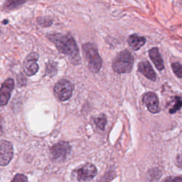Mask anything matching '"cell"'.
I'll return each mask as SVG.
<instances>
[{"instance_id":"6da1fadb","label":"cell","mask_w":182,"mask_h":182,"mask_svg":"<svg viewBox=\"0 0 182 182\" xmlns=\"http://www.w3.org/2000/svg\"><path fill=\"white\" fill-rule=\"evenodd\" d=\"M47 37L56 46L60 53L68 57L72 63L77 65L81 63L78 48L71 36L68 34H53L48 35Z\"/></svg>"},{"instance_id":"7a4b0ae2","label":"cell","mask_w":182,"mask_h":182,"mask_svg":"<svg viewBox=\"0 0 182 182\" xmlns=\"http://www.w3.org/2000/svg\"><path fill=\"white\" fill-rule=\"evenodd\" d=\"M83 53L90 71L93 73H98L101 68L103 62L96 45L92 43L84 44L83 46Z\"/></svg>"},{"instance_id":"3957f363","label":"cell","mask_w":182,"mask_h":182,"mask_svg":"<svg viewBox=\"0 0 182 182\" xmlns=\"http://www.w3.org/2000/svg\"><path fill=\"white\" fill-rule=\"evenodd\" d=\"M134 63V58L130 52L124 50L118 54L113 60L112 66L117 73H128L132 71Z\"/></svg>"},{"instance_id":"277c9868","label":"cell","mask_w":182,"mask_h":182,"mask_svg":"<svg viewBox=\"0 0 182 182\" xmlns=\"http://www.w3.org/2000/svg\"><path fill=\"white\" fill-rule=\"evenodd\" d=\"M73 91V85L66 79L60 80L54 86L55 95L61 101H66L71 98Z\"/></svg>"},{"instance_id":"5b68a950","label":"cell","mask_w":182,"mask_h":182,"mask_svg":"<svg viewBox=\"0 0 182 182\" xmlns=\"http://www.w3.org/2000/svg\"><path fill=\"white\" fill-rule=\"evenodd\" d=\"M14 156L12 144L7 140H0V166H5L10 163Z\"/></svg>"},{"instance_id":"8992f818","label":"cell","mask_w":182,"mask_h":182,"mask_svg":"<svg viewBox=\"0 0 182 182\" xmlns=\"http://www.w3.org/2000/svg\"><path fill=\"white\" fill-rule=\"evenodd\" d=\"M71 149V147L66 142H60L51 148L52 157L56 160H63L68 155Z\"/></svg>"},{"instance_id":"52a82bcc","label":"cell","mask_w":182,"mask_h":182,"mask_svg":"<svg viewBox=\"0 0 182 182\" xmlns=\"http://www.w3.org/2000/svg\"><path fill=\"white\" fill-rule=\"evenodd\" d=\"M39 55L36 53H31L26 56L24 62V72L28 76H32L38 72L39 67L37 63Z\"/></svg>"},{"instance_id":"ba28073f","label":"cell","mask_w":182,"mask_h":182,"mask_svg":"<svg viewBox=\"0 0 182 182\" xmlns=\"http://www.w3.org/2000/svg\"><path fill=\"white\" fill-rule=\"evenodd\" d=\"M14 88V81L12 78H7L0 88V106H5L11 98Z\"/></svg>"},{"instance_id":"9c48e42d","label":"cell","mask_w":182,"mask_h":182,"mask_svg":"<svg viewBox=\"0 0 182 182\" xmlns=\"http://www.w3.org/2000/svg\"><path fill=\"white\" fill-rule=\"evenodd\" d=\"M97 174V169L93 164H86L77 170V179L79 181H88Z\"/></svg>"},{"instance_id":"30bf717a","label":"cell","mask_w":182,"mask_h":182,"mask_svg":"<svg viewBox=\"0 0 182 182\" xmlns=\"http://www.w3.org/2000/svg\"><path fill=\"white\" fill-rule=\"evenodd\" d=\"M142 102L150 113L156 114L160 111L159 99L155 93L152 92L145 93L142 97Z\"/></svg>"},{"instance_id":"8fae6325","label":"cell","mask_w":182,"mask_h":182,"mask_svg":"<svg viewBox=\"0 0 182 182\" xmlns=\"http://www.w3.org/2000/svg\"><path fill=\"white\" fill-rule=\"evenodd\" d=\"M138 71L152 81H155L156 80V74L148 61L140 62L138 64Z\"/></svg>"},{"instance_id":"7c38bea8","label":"cell","mask_w":182,"mask_h":182,"mask_svg":"<svg viewBox=\"0 0 182 182\" xmlns=\"http://www.w3.org/2000/svg\"><path fill=\"white\" fill-rule=\"evenodd\" d=\"M129 46L134 51L140 49L146 43V39L144 36H138L137 34H133L129 36L128 39Z\"/></svg>"},{"instance_id":"4fadbf2b","label":"cell","mask_w":182,"mask_h":182,"mask_svg":"<svg viewBox=\"0 0 182 182\" xmlns=\"http://www.w3.org/2000/svg\"><path fill=\"white\" fill-rule=\"evenodd\" d=\"M149 57L154 64L155 65L156 68H157L159 71H162L164 68V64L163 59L161 58L160 54H159V50L157 48H152L149 50Z\"/></svg>"},{"instance_id":"5bb4252c","label":"cell","mask_w":182,"mask_h":182,"mask_svg":"<svg viewBox=\"0 0 182 182\" xmlns=\"http://www.w3.org/2000/svg\"><path fill=\"white\" fill-rule=\"evenodd\" d=\"M26 0H7L5 7L8 9H14L24 4Z\"/></svg>"},{"instance_id":"9a60e30c","label":"cell","mask_w":182,"mask_h":182,"mask_svg":"<svg viewBox=\"0 0 182 182\" xmlns=\"http://www.w3.org/2000/svg\"><path fill=\"white\" fill-rule=\"evenodd\" d=\"M94 122L98 128L102 129V130H103L105 129V127L107 124V118L105 114H101V115L99 116L98 118H95Z\"/></svg>"},{"instance_id":"2e32d148","label":"cell","mask_w":182,"mask_h":182,"mask_svg":"<svg viewBox=\"0 0 182 182\" xmlns=\"http://www.w3.org/2000/svg\"><path fill=\"white\" fill-rule=\"evenodd\" d=\"M37 22L42 27H49L52 24V19L48 17H39L37 19Z\"/></svg>"},{"instance_id":"e0dca14e","label":"cell","mask_w":182,"mask_h":182,"mask_svg":"<svg viewBox=\"0 0 182 182\" xmlns=\"http://www.w3.org/2000/svg\"><path fill=\"white\" fill-rule=\"evenodd\" d=\"M175 103H174V105L172 108L170 109V110H169V113L171 114H174L176 112H177L178 110L181 109V97H176L175 98Z\"/></svg>"},{"instance_id":"ac0fdd59","label":"cell","mask_w":182,"mask_h":182,"mask_svg":"<svg viewBox=\"0 0 182 182\" xmlns=\"http://www.w3.org/2000/svg\"><path fill=\"white\" fill-rule=\"evenodd\" d=\"M171 68H172L174 73L176 74V76H177L179 78H181L182 76V69L181 64L179 63H174L171 64Z\"/></svg>"},{"instance_id":"d6986e66","label":"cell","mask_w":182,"mask_h":182,"mask_svg":"<svg viewBox=\"0 0 182 182\" xmlns=\"http://www.w3.org/2000/svg\"><path fill=\"white\" fill-rule=\"evenodd\" d=\"M11 182H28V179L24 174H17L14 176Z\"/></svg>"},{"instance_id":"ffe728a7","label":"cell","mask_w":182,"mask_h":182,"mask_svg":"<svg viewBox=\"0 0 182 182\" xmlns=\"http://www.w3.org/2000/svg\"><path fill=\"white\" fill-rule=\"evenodd\" d=\"M164 182H181V176H177V177H169L166 178Z\"/></svg>"},{"instance_id":"44dd1931","label":"cell","mask_w":182,"mask_h":182,"mask_svg":"<svg viewBox=\"0 0 182 182\" xmlns=\"http://www.w3.org/2000/svg\"><path fill=\"white\" fill-rule=\"evenodd\" d=\"M17 81H18V86H24L26 85V79L24 78V76H19L17 78Z\"/></svg>"},{"instance_id":"7402d4cb","label":"cell","mask_w":182,"mask_h":182,"mask_svg":"<svg viewBox=\"0 0 182 182\" xmlns=\"http://www.w3.org/2000/svg\"><path fill=\"white\" fill-rule=\"evenodd\" d=\"M8 22H9V21H8V20H7V19H5V21H3V24H7V23H8Z\"/></svg>"},{"instance_id":"603a6c76","label":"cell","mask_w":182,"mask_h":182,"mask_svg":"<svg viewBox=\"0 0 182 182\" xmlns=\"http://www.w3.org/2000/svg\"><path fill=\"white\" fill-rule=\"evenodd\" d=\"M0 34H1V31H0Z\"/></svg>"}]
</instances>
